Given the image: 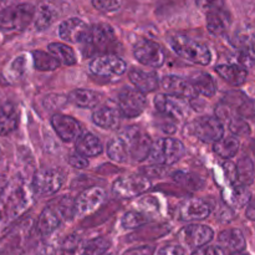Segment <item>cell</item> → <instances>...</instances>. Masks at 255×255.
I'll list each match as a JSON object with an SVG mask.
<instances>
[{
	"mask_svg": "<svg viewBox=\"0 0 255 255\" xmlns=\"http://www.w3.org/2000/svg\"><path fill=\"white\" fill-rule=\"evenodd\" d=\"M31 192L21 179H14L0 193V227L21 216L31 204Z\"/></svg>",
	"mask_w": 255,
	"mask_h": 255,
	"instance_id": "6da1fadb",
	"label": "cell"
},
{
	"mask_svg": "<svg viewBox=\"0 0 255 255\" xmlns=\"http://www.w3.org/2000/svg\"><path fill=\"white\" fill-rule=\"evenodd\" d=\"M168 44L182 59L198 65H208L212 60L209 47L203 42L194 40L184 34H174L168 37Z\"/></svg>",
	"mask_w": 255,
	"mask_h": 255,
	"instance_id": "7a4b0ae2",
	"label": "cell"
},
{
	"mask_svg": "<svg viewBox=\"0 0 255 255\" xmlns=\"http://www.w3.org/2000/svg\"><path fill=\"white\" fill-rule=\"evenodd\" d=\"M184 154L186 147L179 139L164 137L153 142L148 157L149 161L159 166H171L178 162Z\"/></svg>",
	"mask_w": 255,
	"mask_h": 255,
	"instance_id": "3957f363",
	"label": "cell"
},
{
	"mask_svg": "<svg viewBox=\"0 0 255 255\" xmlns=\"http://www.w3.org/2000/svg\"><path fill=\"white\" fill-rule=\"evenodd\" d=\"M35 19V6L31 4H14L0 11V29L20 31Z\"/></svg>",
	"mask_w": 255,
	"mask_h": 255,
	"instance_id": "277c9868",
	"label": "cell"
},
{
	"mask_svg": "<svg viewBox=\"0 0 255 255\" xmlns=\"http://www.w3.org/2000/svg\"><path fill=\"white\" fill-rule=\"evenodd\" d=\"M125 142L129 158L136 162H141L149 156L152 148V141L149 134L142 131L137 126H131L124 129L119 134Z\"/></svg>",
	"mask_w": 255,
	"mask_h": 255,
	"instance_id": "5b68a950",
	"label": "cell"
},
{
	"mask_svg": "<svg viewBox=\"0 0 255 255\" xmlns=\"http://www.w3.org/2000/svg\"><path fill=\"white\" fill-rule=\"evenodd\" d=\"M65 176L59 169L44 168L35 173L32 178L31 189L36 197H46L56 193L61 189Z\"/></svg>",
	"mask_w": 255,
	"mask_h": 255,
	"instance_id": "8992f818",
	"label": "cell"
},
{
	"mask_svg": "<svg viewBox=\"0 0 255 255\" xmlns=\"http://www.w3.org/2000/svg\"><path fill=\"white\" fill-rule=\"evenodd\" d=\"M116 40L114 29L107 24H96L94 26H90L89 34L86 39L82 42L85 55L91 56L95 52H102L109 49Z\"/></svg>",
	"mask_w": 255,
	"mask_h": 255,
	"instance_id": "52a82bcc",
	"label": "cell"
},
{
	"mask_svg": "<svg viewBox=\"0 0 255 255\" xmlns=\"http://www.w3.org/2000/svg\"><path fill=\"white\" fill-rule=\"evenodd\" d=\"M117 105L122 116L126 119H134L142 115L147 107V99L144 94L136 87H124L117 96Z\"/></svg>",
	"mask_w": 255,
	"mask_h": 255,
	"instance_id": "ba28073f",
	"label": "cell"
},
{
	"mask_svg": "<svg viewBox=\"0 0 255 255\" xmlns=\"http://www.w3.org/2000/svg\"><path fill=\"white\" fill-rule=\"evenodd\" d=\"M151 182L147 176L142 174H131V176L120 177L112 186V192L119 198H133L148 191Z\"/></svg>",
	"mask_w": 255,
	"mask_h": 255,
	"instance_id": "9c48e42d",
	"label": "cell"
},
{
	"mask_svg": "<svg viewBox=\"0 0 255 255\" xmlns=\"http://www.w3.org/2000/svg\"><path fill=\"white\" fill-rule=\"evenodd\" d=\"M90 70L96 76L111 79L124 75L127 70V65L117 55L102 54L90 62Z\"/></svg>",
	"mask_w": 255,
	"mask_h": 255,
	"instance_id": "30bf717a",
	"label": "cell"
},
{
	"mask_svg": "<svg viewBox=\"0 0 255 255\" xmlns=\"http://www.w3.org/2000/svg\"><path fill=\"white\" fill-rule=\"evenodd\" d=\"M133 55L139 64L149 67H161L166 60V54L161 45L147 39L136 42Z\"/></svg>",
	"mask_w": 255,
	"mask_h": 255,
	"instance_id": "8fae6325",
	"label": "cell"
},
{
	"mask_svg": "<svg viewBox=\"0 0 255 255\" xmlns=\"http://www.w3.org/2000/svg\"><path fill=\"white\" fill-rule=\"evenodd\" d=\"M106 199V192L101 187H91L85 189L75 199V216L84 217L96 211Z\"/></svg>",
	"mask_w": 255,
	"mask_h": 255,
	"instance_id": "7c38bea8",
	"label": "cell"
},
{
	"mask_svg": "<svg viewBox=\"0 0 255 255\" xmlns=\"http://www.w3.org/2000/svg\"><path fill=\"white\" fill-rule=\"evenodd\" d=\"M213 237V229L203 224H189L184 227L179 233V239L182 243L192 249H199L202 247L208 246Z\"/></svg>",
	"mask_w": 255,
	"mask_h": 255,
	"instance_id": "4fadbf2b",
	"label": "cell"
},
{
	"mask_svg": "<svg viewBox=\"0 0 255 255\" xmlns=\"http://www.w3.org/2000/svg\"><path fill=\"white\" fill-rule=\"evenodd\" d=\"M193 133L206 143L217 142L223 137L224 127L218 117L203 116L194 121Z\"/></svg>",
	"mask_w": 255,
	"mask_h": 255,
	"instance_id": "5bb4252c",
	"label": "cell"
},
{
	"mask_svg": "<svg viewBox=\"0 0 255 255\" xmlns=\"http://www.w3.org/2000/svg\"><path fill=\"white\" fill-rule=\"evenodd\" d=\"M51 125L57 136L64 142H76L82 134L81 125L71 116L56 114L51 117Z\"/></svg>",
	"mask_w": 255,
	"mask_h": 255,
	"instance_id": "9a60e30c",
	"label": "cell"
},
{
	"mask_svg": "<svg viewBox=\"0 0 255 255\" xmlns=\"http://www.w3.org/2000/svg\"><path fill=\"white\" fill-rule=\"evenodd\" d=\"M154 106L157 111L172 119L181 120L188 114V106L183 99L172 96L169 94H159L154 97Z\"/></svg>",
	"mask_w": 255,
	"mask_h": 255,
	"instance_id": "2e32d148",
	"label": "cell"
},
{
	"mask_svg": "<svg viewBox=\"0 0 255 255\" xmlns=\"http://www.w3.org/2000/svg\"><path fill=\"white\" fill-rule=\"evenodd\" d=\"M162 89L166 91V94L177 96L183 100H191L198 95V92L194 89L193 84L189 79H184L177 75H168L164 76L161 81Z\"/></svg>",
	"mask_w": 255,
	"mask_h": 255,
	"instance_id": "e0dca14e",
	"label": "cell"
},
{
	"mask_svg": "<svg viewBox=\"0 0 255 255\" xmlns=\"http://www.w3.org/2000/svg\"><path fill=\"white\" fill-rule=\"evenodd\" d=\"M90 26L79 17L66 19L60 24L59 35L64 41L72 44H82L89 34Z\"/></svg>",
	"mask_w": 255,
	"mask_h": 255,
	"instance_id": "ac0fdd59",
	"label": "cell"
},
{
	"mask_svg": "<svg viewBox=\"0 0 255 255\" xmlns=\"http://www.w3.org/2000/svg\"><path fill=\"white\" fill-rule=\"evenodd\" d=\"M178 214L184 222L203 221L211 214V206L204 199L188 198L181 203Z\"/></svg>",
	"mask_w": 255,
	"mask_h": 255,
	"instance_id": "d6986e66",
	"label": "cell"
},
{
	"mask_svg": "<svg viewBox=\"0 0 255 255\" xmlns=\"http://www.w3.org/2000/svg\"><path fill=\"white\" fill-rule=\"evenodd\" d=\"M64 219L65 217L62 214L61 209H60L59 204H57V207L47 206L46 208L42 209V212L39 216V219H37V232L42 237L51 236L61 226Z\"/></svg>",
	"mask_w": 255,
	"mask_h": 255,
	"instance_id": "ffe728a7",
	"label": "cell"
},
{
	"mask_svg": "<svg viewBox=\"0 0 255 255\" xmlns=\"http://www.w3.org/2000/svg\"><path fill=\"white\" fill-rule=\"evenodd\" d=\"M122 114L119 107L110 106V105H102L96 107L92 114V121L96 126L104 129H116L121 124Z\"/></svg>",
	"mask_w": 255,
	"mask_h": 255,
	"instance_id": "44dd1931",
	"label": "cell"
},
{
	"mask_svg": "<svg viewBox=\"0 0 255 255\" xmlns=\"http://www.w3.org/2000/svg\"><path fill=\"white\" fill-rule=\"evenodd\" d=\"M59 10L51 0H40L35 6V27L39 31H44L51 26L59 17Z\"/></svg>",
	"mask_w": 255,
	"mask_h": 255,
	"instance_id": "7402d4cb",
	"label": "cell"
},
{
	"mask_svg": "<svg viewBox=\"0 0 255 255\" xmlns=\"http://www.w3.org/2000/svg\"><path fill=\"white\" fill-rule=\"evenodd\" d=\"M128 79L129 81H131V84L133 85L137 90L143 92V94L153 92L154 90L158 89L159 80L157 74H154V72L132 69L128 71Z\"/></svg>",
	"mask_w": 255,
	"mask_h": 255,
	"instance_id": "603a6c76",
	"label": "cell"
},
{
	"mask_svg": "<svg viewBox=\"0 0 255 255\" xmlns=\"http://www.w3.org/2000/svg\"><path fill=\"white\" fill-rule=\"evenodd\" d=\"M231 25V15L223 7L207 12V29L214 36L223 35Z\"/></svg>",
	"mask_w": 255,
	"mask_h": 255,
	"instance_id": "cb8c5ba5",
	"label": "cell"
},
{
	"mask_svg": "<svg viewBox=\"0 0 255 255\" xmlns=\"http://www.w3.org/2000/svg\"><path fill=\"white\" fill-rule=\"evenodd\" d=\"M19 114L11 102H0V136H6L16 129Z\"/></svg>",
	"mask_w": 255,
	"mask_h": 255,
	"instance_id": "d4e9b609",
	"label": "cell"
},
{
	"mask_svg": "<svg viewBox=\"0 0 255 255\" xmlns=\"http://www.w3.org/2000/svg\"><path fill=\"white\" fill-rule=\"evenodd\" d=\"M216 71L224 81L233 85V86H241V85H243L244 82L247 81V77H248V71H247V69L239 64L218 65V66L216 67Z\"/></svg>",
	"mask_w": 255,
	"mask_h": 255,
	"instance_id": "484cf974",
	"label": "cell"
},
{
	"mask_svg": "<svg viewBox=\"0 0 255 255\" xmlns=\"http://www.w3.org/2000/svg\"><path fill=\"white\" fill-rule=\"evenodd\" d=\"M218 242L223 249L236 253V252H243L246 249L247 243L244 234L239 229L232 228L226 229L218 236Z\"/></svg>",
	"mask_w": 255,
	"mask_h": 255,
	"instance_id": "4316f807",
	"label": "cell"
},
{
	"mask_svg": "<svg viewBox=\"0 0 255 255\" xmlns=\"http://www.w3.org/2000/svg\"><path fill=\"white\" fill-rule=\"evenodd\" d=\"M104 146L99 137L92 133H84L77 138L76 152L84 157H96L102 153Z\"/></svg>",
	"mask_w": 255,
	"mask_h": 255,
	"instance_id": "83f0119b",
	"label": "cell"
},
{
	"mask_svg": "<svg viewBox=\"0 0 255 255\" xmlns=\"http://www.w3.org/2000/svg\"><path fill=\"white\" fill-rule=\"evenodd\" d=\"M69 101L80 109H92L101 101V95L96 91L86 89H77L70 92L67 96Z\"/></svg>",
	"mask_w": 255,
	"mask_h": 255,
	"instance_id": "f1b7e54d",
	"label": "cell"
},
{
	"mask_svg": "<svg viewBox=\"0 0 255 255\" xmlns=\"http://www.w3.org/2000/svg\"><path fill=\"white\" fill-rule=\"evenodd\" d=\"M189 80L199 95H203L206 97H212L216 95V82L213 77L207 72H194Z\"/></svg>",
	"mask_w": 255,
	"mask_h": 255,
	"instance_id": "f546056e",
	"label": "cell"
},
{
	"mask_svg": "<svg viewBox=\"0 0 255 255\" xmlns=\"http://www.w3.org/2000/svg\"><path fill=\"white\" fill-rule=\"evenodd\" d=\"M214 152L219 157L226 159H231L232 157L236 156L239 151V141L234 136L231 137H222L217 142H214L213 146Z\"/></svg>",
	"mask_w": 255,
	"mask_h": 255,
	"instance_id": "4dcf8cb0",
	"label": "cell"
},
{
	"mask_svg": "<svg viewBox=\"0 0 255 255\" xmlns=\"http://www.w3.org/2000/svg\"><path fill=\"white\" fill-rule=\"evenodd\" d=\"M47 49H49L50 54L54 55L61 64L66 65V66H71V65L76 64L77 60L75 51L67 45L61 44V42H51L47 46Z\"/></svg>",
	"mask_w": 255,
	"mask_h": 255,
	"instance_id": "1f68e13d",
	"label": "cell"
},
{
	"mask_svg": "<svg viewBox=\"0 0 255 255\" xmlns=\"http://www.w3.org/2000/svg\"><path fill=\"white\" fill-rule=\"evenodd\" d=\"M32 59H34L35 69L39 71H54L61 64L54 55L50 52L47 54L45 51H40V50L32 52Z\"/></svg>",
	"mask_w": 255,
	"mask_h": 255,
	"instance_id": "d6a6232c",
	"label": "cell"
},
{
	"mask_svg": "<svg viewBox=\"0 0 255 255\" xmlns=\"http://www.w3.org/2000/svg\"><path fill=\"white\" fill-rule=\"evenodd\" d=\"M107 156L117 163H124L129 159L128 152H127L125 142L120 136L114 137L107 144Z\"/></svg>",
	"mask_w": 255,
	"mask_h": 255,
	"instance_id": "836d02e7",
	"label": "cell"
},
{
	"mask_svg": "<svg viewBox=\"0 0 255 255\" xmlns=\"http://www.w3.org/2000/svg\"><path fill=\"white\" fill-rule=\"evenodd\" d=\"M231 186L232 189L231 194H229V203L237 208L246 207L251 202V192L248 191L247 186L239 183V182L231 184Z\"/></svg>",
	"mask_w": 255,
	"mask_h": 255,
	"instance_id": "e575fe53",
	"label": "cell"
},
{
	"mask_svg": "<svg viewBox=\"0 0 255 255\" xmlns=\"http://www.w3.org/2000/svg\"><path fill=\"white\" fill-rule=\"evenodd\" d=\"M237 172H238V182L244 186H251L254 181V164L251 158L243 157L237 163Z\"/></svg>",
	"mask_w": 255,
	"mask_h": 255,
	"instance_id": "d590c367",
	"label": "cell"
},
{
	"mask_svg": "<svg viewBox=\"0 0 255 255\" xmlns=\"http://www.w3.org/2000/svg\"><path fill=\"white\" fill-rule=\"evenodd\" d=\"M173 179L177 183L183 186L184 188H189L192 189V191H197V189L202 188V186H203V181H202L199 177H197L196 174L192 173L176 172V173L173 174Z\"/></svg>",
	"mask_w": 255,
	"mask_h": 255,
	"instance_id": "8d00e7d4",
	"label": "cell"
},
{
	"mask_svg": "<svg viewBox=\"0 0 255 255\" xmlns=\"http://www.w3.org/2000/svg\"><path fill=\"white\" fill-rule=\"evenodd\" d=\"M110 248V241L106 238H95L87 243L81 255H106Z\"/></svg>",
	"mask_w": 255,
	"mask_h": 255,
	"instance_id": "74e56055",
	"label": "cell"
},
{
	"mask_svg": "<svg viewBox=\"0 0 255 255\" xmlns=\"http://www.w3.org/2000/svg\"><path fill=\"white\" fill-rule=\"evenodd\" d=\"M148 222V217L146 214L141 213V212H127L124 217H122L121 224L125 229H134L138 227L143 226Z\"/></svg>",
	"mask_w": 255,
	"mask_h": 255,
	"instance_id": "f35d334b",
	"label": "cell"
},
{
	"mask_svg": "<svg viewBox=\"0 0 255 255\" xmlns=\"http://www.w3.org/2000/svg\"><path fill=\"white\" fill-rule=\"evenodd\" d=\"M236 57L239 65H242V66L246 67V69H252V67L255 66V47H238Z\"/></svg>",
	"mask_w": 255,
	"mask_h": 255,
	"instance_id": "ab89813d",
	"label": "cell"
},
{
	"mask_svg": "<svg viewBox=\"0 0 255 255\" xmlns=\"http://www.w3.org/2000/svg\"><path fill=\"white\" fill-rule=\"evenodd\" d=\"M137 206H138L139 212L146 214L147 217L154 216V214L158 213L159 211L158 199L153 196H148V197H143V198H141L138 202H137Z\"/></svg>",
	"mask_w": 255,
	"mask_h": 255,
	"instance_id": "60d3db41",
	"label": "cell"
},
{
	"mask_svg": "<svg viewBox=\"0 0 255 255\" xmlns=\"http://www.w3.org/2000/svg\"><path fill=\"white\" fill-rule=\"evenodd\" d=\"M255 44V34L252 30H242V31L237 32L234 36V45L237 47H244V46H254Z\"/></svg>",
	"mask_w": 255,
	"mask_h": 255,
	"instance_id": "b9f144b4",
	"label": "cell"
},
{
	"mask_svg": "<svg viewBox=\"0 0 255 255\" xmlns=\"http://www.w3.org/2000/svg\"><path fill=\"white\" fill-rule=\"evenodd\" d=\"M124 0H92V5L99 11L114 12L122 6Z\"/></svg>",
	"mask_w": 255,
	"mask_h": 255,
	"instance_id": "7bdbcfd3",
	"label": "cell"
},
{
	"mask_svg": "<svg viewBox=\"0 0 255 255\" xmlns=\"http://www.w3.org/2000/svg\"><path fill=\"white\" fill-rule=\"evenodd\" d=\"M229 129L237 136H247V134L251 133L249 125L243 119H239V117H232L229 120Z\"/></svg>",
	"mask_w": 255,
	"mask_h": 255,
	"instance_id": "ee69618b",
	"label": "cell"
},
{
	"mask_svg": "<svg viewBox=\"0 0 255 255\" xmlns=\"http://www.w3.org/2000/svg\"><path fill=\"white\" fill-rule=\"evenodd\" d=\"M67 101H69V99L66 96H62V95H50L45 99V106L50 110L62 109V106H65Z\"/></svg>",
	"mask_w": 255,
	"mask_h": 255,
	"instance_id": "f6af8a7d",
	"label": "cell"
},
{
	"mask_svg": "<svg viewBox=\"0 0 255 255\" xmlns=\"http://www.w3.org/2000/svg\"><path fill=\"white\" fill-rule=\"evenodd\" d=\"M197 6L203 11L209 12L212 10L219 9L224 6V0H196Z\"/></svg>",
	"mask_w": 255,
	"mask_h": 255,
	"instance_id": "bcb514c9",
	"label": "cell"
},
{
	"mask_svg": "<svg viewBox=\"0 0 255 255\" xmlns=\"http://www.w3.org/2000/svg\"><path fill=\"white\" fill-rule=\"evenodd\" d=\"M224 176H226L227 181L231 184H234L238 182V172H237V164L233 162H226L223 164Z\"/></svg>",
	"mask_w": 255,
	"mask_h": 255,
	"instance_id": "7dc6e473",
	"label": "cell"
},
{
	"mask_svg": "<svg viewBox=\"0 0 255 255\" xmlns=\"http://www.w3.org/2000/svg\"><path fill=\"white\" fill-rule=\"evenodd\" d=\"M67 162H69L70 166L74 167V168H77V169H84L89 166V161L86 159V157L81 156L80 153L71 154V156H69Z\"/></svg>",
	"mask_w": 255,
	"mask_h": 255,
	"instance_id": "c3c4849f",
	"label": "cell"
},
{
	"mask_svg": "<svg viewBox=\"0 0 255 255\" xmlns=\"http://www.w3.org/2000/svg\"><path fill=\"white\" fill-rule=\"evenodd\" d=\"M154 247L153 246H141L136 248L128 249L122 255H153Z\"/></svg>",
	"mask_w": 255,
	"mask_h": 255,
	"instance_id": "681fc988",
	"label": "cell"
},
{
	"mask_svg": "<svg viewBox=\"0 0 255 255\" xmlns=\"http://www.w3.org/2000/svg\"><path fill=\"white\" fill-rule=\"evenodd\" d=\"M157 255H186V252L181 246L171 244V246H166L159 249Z\"/></svg>",
	"mask_w": 255,
	"mask_h": 255,
	"instance_id": "f907efd6",
	"label": "cell"
},
{
	"mask_svg": "<svg viewBox=\"0 0 255 255\" xmlns=\"http://www.w3.org/2000/svg\"><path fill=\"white\" fill-rule=\"evenodd\" d=\"M193 255H226L221 247H202Z\"/></svg>",
	"mask_w": 255,
	"mask_h": 255,
	"instance_id": "816d5d0a",
	"label": "cell"
},
{
	"mask_svg": "<svg viewBox=\"0 0 255 255\" xmlns=\"http://www.w3.org/2000/svg\"><path fill=\"white\" fill-rule=\"evenodd\" d=\"M246 214L251 221H255V202H251V203H248Z\"/></svg>",
	"mask_w": 255,
	"mask_h": 255,
	"instance_id": "f5cc1de1",
	"label": "cell"
},
{
	"mask_svg": "<svg viewBox=\"0 0 255 255\" xmlns=\"http://www.w3.org/2000/svg\"><path fill=\"white\" fill-rule=\"evenodd\" d=\"M17 0H0V11L4 9H6V7L11 6V5L16 4Z\"/></svg>",
	"mask_w": 255,
	"mask_h": 255,
	"instance_id": "db71d44e",
	"label": "cell"
},
{
	"mask_svg": "<svg viewBox=\"0 0 255 255\" xmlns=\"http://www.w3.org/2000/svg\"><path fill=\"white\" fill-rule=\"evenodd\" d=\"M232 255H249V254L243 253V252H236V253H233Z\"/></svg>",
	"mask_w": 255,
	"mask_h": 255,
	"instance_id": "11a10c76",
	"label": "cell"
}]
</instances>
